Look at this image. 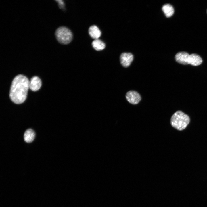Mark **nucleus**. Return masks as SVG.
<instances>
[{"label": "nucleus", "instance_id": "9", "mask_svg": "<svg viewBox=\"0 0 207 207\" xmlns=\"http://www.w3.org/2000/svg\"><path fill=\"white\" fill-rule=\"evenodd\" d=\"M202 60L201 57L198 55L193 53L189 55V63L193 66H197L200 65L202 62Z\"/></svg>", "mask_w": 207, "mask_h": 207}, {"label": "nucleus", "instance_id": "1", "mask_svg": "<svg viewBox=\"0 0 207 207\" xmlns=\"http://www.w3.org/2000/svg\"><path fill=\"white\" fill-rule=\"evenodd\" d=\"M30 82L26 76L22 74L18 75L14 78L9 93L10 98L13 102L19 104L24 102L30 88Z\"/></svg>", "mask_w": 207, "mask_h": 207}, {"label": "nucleus", "instance_id": "11", "mask_svg": "<svg viewBox=\"0 0 207 207\" xmlns=\"http://www.w3.org/2000/svg\"><path fill=\"white\" fill-rule=\"evenodd\" d=\"M92 45L94 49L97 51L103 50L106 46L104 42L99 39H94L92 42Z\"/></svg>", "mask_w": 207, "mask_h": 207}, {"label": "nucleus", "instance_id": "12", "mask_svg": "<svg viewBox=\"0 0 207 207\" xmlns=\"http://www.w3.org/2000/svg\"><path fill=\"white\" fill-rule=\"evenodd\" d=\"M162 9L165 16L167 18L170 17L172 16L174 12L172 6L168 4L163 5L162 7Z\"/></svg>", "mask_w": 207, "mask_h": 207}, {"label": "nucleus", "instance_id": "6", "mask_svg": "<svg viewBox=\"0 0 207 207\" xmlns=\"http://www.w3.org/2000/svg\"><path fill=\"white\" fill-rule=\"evenodd\" d=\"M189 54L186 52H180L176 54L175 58L177 62L183 65H187L189 64Z\"/></svg>", "mask_w": 207, "mask_h": 207}, {"label": "nucleus", "instance_id": "5", "mask_svg": "<svg viewBox=\"0 0 207 207\" xmlns=\"http://www.w3.org/2000/svg\"><path fill=\"white\" fill-rule=\"evenodd\" d=\"M133 60V56L130 53H123L120 55V64L124 67H129Z\"/></svg>", "mask_w": 207, "mask_h": 207}, {"label": "nucleus", "instance_id": "7", "mask_svg": "<svg viewBox=\"0 0 207 207\" xmlns=\"http://www.w3.org/2000/svg\"><path fill=\"white\" fill-rule=\"evenodd\" d=\"M41 85V82L40 78L37 76L32 77L30 82V88L32 91L38 90Z\"/></svg>", "mask_w": 207, "mask_h": 207}, {"label": "nucleus", "instance_id": "3", "mask_svg": "<svg viewBox=\"0 0 207 207\" xmlns=\"http://www.w3.org/2000/svg\"><path fill=\"white\" fill-rule=\"evenodd\" d=\"M55 35L57 41L62 45L69 44L73 39V34L71 31L64 26L57 28L55 31Z\"/></svg>", "mask_w": 207, "mask_h": 207}, {"label": "nucleus", "instance_id": "2", "mask_svg": "<svg viewBox=\"0 0 207 207\" xmlns=\"http://www.w3.org/2000/svg\"><path fill=\"white\" fill-rule=\"evenodd\" d=\"M189 122V116L179 110L176 111L173 114L170 120L172 126L179 131L184 129Z\"/></svg>", "mask_w": 207, "mask_h": 207}, {"label": "nucleus", "instance_id": "13", "mask_svg": "<svg viewBox=\"0 0 207 207\" xmlns=\"http://www.w3.org/2000/svg\"></svg>", "mask_w": 207, "mask_h": 207}, {"label": "nucleus", "instance_id": "8", "mask_svg": "<svg viewBox=\"0 0 207 207\" xmlns=\"http://www.w3.org/2000/svg\"><path fill=\"white\" fill-rule=\"evenodd\" d=\"M88 33L90 36L94 39H98L101 34L100 29L95 25H92L89 27Z\"/></svg>", "mask_w": 207, "mask_h": 207}, {"label": "nucleus", "instance_id": "10", "mask_svg": "<svg viewBox=\"0 0 207 207\" xmlns=\"http://www.w3.org/2000/svg\"><path fill=\"white\" fill-rule=\"evenodd\" d=\"M35 134L34 131L31 129H27L24 134V141L28 143L32 142L34 139Z\"/></svg>", "mask_w": 207, "mask_h": 207}, {"label": "nucleus", "instance_id": "4", "mask_svg": "<svg viewBox=\"0 0 207 207\" xmlns=\"http://www.w3.org/2000/svg\"><path fill=\"white\" fill-rule=\"evenodd\" d=\"M127 101L130 103L135 105L138 103L141 98L139 94L137 91L130 90L127 92L125 95Z\"/></svg>", "mask_w": 207, "mask_h": 207}]
</instances>
